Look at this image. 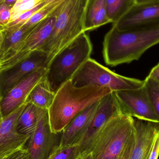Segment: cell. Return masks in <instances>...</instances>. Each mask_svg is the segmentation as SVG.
<instances>
[{"label":"cell","mask_w":159,"mask_h":159,"mask_svg":"<svg viewBox=\"0 0 159 159\" xmlns=\"http://www.w3.org/2000/svg\"><path fill=\"white\" fill-rule=\"evenodd\" d=\"M112 23L107 12L105 0H89L84 21L85 32Z\"/></svg>","instance_id":"18"},{"label":"cell","mask_w":159,"mask_h":159,"mask_svg":"<svg viewBox=\"0 0 159 159\" xmlns=\"http://www.w3.org/2000/svg\"><path fill=\"white\" fill-rule=\"evenodd\" d=\"M122 113L124 114L113 92L100 100L90 125L79 144L81 152L85 149L95 134L110 119Z\"/></svg>","instance_id":"14"},{"label":"cell","mask_w":159,"mask_h":159,"mask_svg":"<svg viewBox=\"0 0 159 159\" xmlns=\"http://www.w3.org/2000/svg\"><path fill=\"white\" fill-rule=\"evenodd\" d=\"M46 4L44 2L41 3L36 6L35 7H34L31 10L26 11L23 14L19 16L14 21L10 22L7 27H10V26H14V25H23L25 24L32 16L34 14H35L37 11L40 10Z\"/></svg>","instance_id":"26"},{"label":"cell","mask_w":159,"mask_h":159,"mask_svg":"<svg viewBox=\"0 0 159 159\" xmlns=\"http://www.w3.org/2000/svg\"><path fill=\"white\" fill-rule=\"evenodd\" d=\"M41 110L42 109L28 101L18 119L16 124L17 132L24 135H31L37 127Z\"/></svg>","instance_id":"20"},{"label":"cell","mask_w":159,"mask_h":159,"mask_svg":"<svg viewBox=\"0 0 159 159\" xmlns=\"http://www.w3.org/2000/svg\"><path fill=\"white\" fill-rule=\"evenodd\" d=\"M62 132H52L49 123L48 110L42 109L37 127L30 135L25 147L29 159H47L59 146Z\"/></svg>","instance_id":"7"},{"label":"cell","mask_w":159,"mask_h":159,"mask_svg":"<svg viewBox=\"0 0 159 159\" xmlns=\"http://www.w3.org/2000/svg\"><path fill=\"white\" fill-rule=\"evenodd\" d=\"M114 93L124 114L134 118L159 123L145 85L137 89L120 91Z\"/></svg>","instance_id":"10"},{"label":"cell","mask_w":159,"mask_h":159,"mask_svg":"<svg viewBox=\"0 0 159 159\" xmlns=\"http://www.w3.org/2000/svg\"><path fill=\"white\" fill-rule=\"evenodd\" d=\"M159 156V133L155 140L148 159H158Z\"/></svg>","instance_id":"29"},{"label":"cell","mask_w":159,"mask_h":159,"mask_svg":"<svg viewBox=\"0 0 159 159\" xmlns=\"http://www.w3.org/2000/svg\"><path fill=\"white\" fill-rule=\"evenodd\" d=\"M34 27L17 25L5 27L0 49V66L16 54Z\"/></svg>","instance_id":"17"},{"label":"cell","mask_w":159,"mask_h":159,"mask_svg":"<svg viewBox=\"0 0 159 159\" xmlns=\"http://www.w3.org/2000/svg\"><path fill=\"white\" fill-rule=\"evenodd\" d=\"M159 43V24L124 30L113 25L103 42L104 60L111 67L130 63Z\"/></svg>","instance_id":"1"},{"label":"cell","mask_w":159,"mask_h":159,"mask_svg":"<svg viewBox=\"0 0 159 159\" xmlns=\"http://www.w3.org/2000/svg\"><path fill=\"white\" fill-rule=\"evenodd\" d=\"M145 87L154 111L159 119V83L148 76L145 80Z\"/></svg>","instance_id":"24"},{"label":"cell","mask_w":159,"mask_h":159,"mask_svg":"<svg viewBox=\"0 0 159 159\" xmlns=\"http://www.w3.org/2000/svg\"><path fill=\"white\" fill-rule=\"evenodd\" d=\"M28 102L27 99L15 111L3 118L0 123V159L6 158L25 148L30 135L18 133L16 124Z\"/></svg>","instance_id":"11"},{"label":"cell","mask_w":159,"mask_h":159,"mask_svg":"<svg viewBox=\"0 0 159 159\" xmlns=\"http://www.w3.org/2000/svg\"><path fill=\"white\" fill-rule=\"evenodd\" d=\"M47 68H41L20 81L0 100L2 118L11 114L29 97L34 87L46 74Z\"/></svg>","instance_id":"12"},{"label":"cell","mask_w":159,"mask_h":159,"mask_svg":"<svg viewBox=\"0 0 159 159\" xmlns=\"http://www.w3.org/2000/svg\"><path fill=\"white\" fill-rule=\"evenodd\" d=\"M99 102L81 111L66 126L62 131L60 146L80 144L90 125Z\"/></svg>","instance_id":"15"},{"label":"cell","mask_w":159,"mask_h":159,"mask_svg":"<svg viewBox=\"0 0 159 159\" xmlns=\"http://www.w3.org/2000/svg\"><path fill=\"white\" fill-rule=\"evenodd\" d=\"M81 152L79 144L69 146H58L47 159H76Z\"/></svg>","instance_id":"23"},{"label":"cell","mask_w":159,"mask_h":159,"mask_svg":"<svg viewBox=\"0 0 159 159\" xmlns=\"http://www.w3.org/2000/svg\"><path fill=\"white\" fill-rule=\"evenodd\" d=\"M13 7L9 6L4 3H0V26L6 27L10 21L11 10Z\"/></svg>","instance_id":"27"},{"label":"cell","mask_w":159,"mask_h":159,"mask_svg":"<svg viewBox=\"0 0 159 159\" xmlns=\"http://www.w3.org/2000/svg\"><path fill=\"white\" fill-rule=\"evenodd\" d=\"M48 63L47 54L35 50L15 66L0 71V100L20 81L41 68H47Z\"/></svg>","instance_id":"8"},{"label":"cell","mask_w":159,"mask_h":159,"mask_svg":"<svg viewBox=\"0 0 159 159\" xmlns=\"http://www.w3.org/2000/svg\"><path fill=\"white\" fill-rule=\"evenodd\" d=\"M4 0H0V3H1Z\"/></svg>","instance_id":"39"},{"label":"cell","mask_w":159,"mask_h":159,"mask_svg":"<svg viewBox=\"0 0 159 159\" xmlns=\"http://www.w3.org/2000/svg\"><path fill=\"white\" fill-rule=\"evenodd\" d=\"M4 29V27L0 26V49H1L3 38Z\"/></svg>","instance_id":"35"},{"label":"cell","mask_w":159,"mask_h":159,"mask_svg":"<svg viewBox=\"0 0 159 159\" xmlns=\"http://www.w3.org/2000/svg\"><path fill=\"white\" fill-rule=\"evenodd\" d=\"M2 114H1V110H0V123H1V121L2 120Z\"/></svg>","instance_id":"38"},{"label":"cell","mask_w":159,"mask_h":159,"mask_svg":"<svg viewBox=\"0 0 159 159\" xmlns=\"http://www.w3.org/2000/svg\"><path fill=\"white\" fill-rule=\"evenodd\" d=\"M135 143V134L134 131L132 134L129 142L123 149L122 153L117 159H130L131 156L133 152Z\"/></svg>","instance_id":"28"},{"label":"cell","mask_w":159,"mask_h":159,"mask_svg":"<svg viewBox=\"0 0 159 159\" xmlns=\"http://www.w3.org/2000/svg\"><path fill=\"white\" fill-rule=\"evenodd\" d=\"M89 1L65 0L58 8L53 30L41 49L47 54L48 63L58 53L85 32L84 21Z\"/></svg>","instance_id":"3"},{"label":"cell","mask_w":159,"mask_h":159,"mask_svg":"<svg viewBox=\"0 0 159 159\" xmlns=\"http://www.w3.org/2000/svg\"><path fill=\"white\" fill-rule=\"evenodd\" d=\"M155 2H159V0H136L135 4L147 3Z\"/></svg>","instance_id":"33"},{"label":"cell","mask_w":159,"mask_h":159,"mask_svg":"<svg viewBox=\"0 0 159 159\" xmlns=\"http://www.w3.org/2000/svg\"><path fill=\"white\" fill-rule=\"evenodd\" d=\"M55 95L56 93L51 89L45 75L34 87L28 99L38 108L48 110Z\"/></svg>","instance_id":"19"},{"label":"cell","mask_w":159,"mask_h":159,"mask_svg":"<svg viewBox=\"0 0 159 159\" xmlns=\"http://www.w3.org/2000/svg\"><path fill=\"white\" fill-rule=\"evenodd\" d=\"M43 1L47 4L49 3L52 2H54L56 0H43Z\"/></svg>","instance_id":"37"},{"label":"cell","mask_w":159,"mask_h":159,"mask_svg":"<svg viewBox=\"0 0 159 159\" xmlns=\"http://www.w3.org/2000/svg\"><path fill=\"white\" fill-rule=\"evenodd\" d=\"M159 24V2L135 4L113 25L120 30Z\"/></svg>","instance_id":"13"},{"label":"cell","mask_w":159,"mask_h":159,"mask_svg":"<svg viewBox=\"0 0 159 159\" xmlns=\"http://www.w3.org/2000/svg\"><path fill=\"white\" fill-rule=\"evenodd\" d=\"M25 148L21 149V150H19L17 152H15L14 154L9 157L8 159H19L20 158V157L22 155V153L24 152Z\"/></svg>","instance_id":"32"},{"label":"cell","mask_w":159,"mask_h":159,"mask_svg":"<svg viewBox=\"0 0 159 159\" xmlns=\"http://www.w3.org/2000/svg\"><path fill=\"white\" fill-rule=\"evenodd\" d=\"M76 87L94 85L107 88L113 92L137 89L144 85L145 80L120 75L90 58L71 79Z\"/></svg>","instance_id":"6"},{"label":"cell","mask_w":159,"mask_h":159,"mask_svg":"<svg viewBox=\"0 0 159 159\" xmlns=\"http://www.w3.org/2000/svg\"><path fill=\"white\" fill-rule=\"evenodd\" d=\"M112 92L109 89L96 85L76 87L71 80L66 81L56 92L48 110L52 132H61L80 112Z\"/></svg>","instance_id":"2"},{"label":"cell","mask_w":159,"mask_h":159,"mask_svg":"<svg viewBox=\"0 0 159 159\" xmlns=\"http://www.w3.org/2000/svg\"><path fill=\"white\" fill-rule=\"evenodd\" d=\"M148 76L159 83V63L151 70Z\"/></svg>","instance_id":"30"},{"label":"cell","mask_w":159,"mask_h":159,"mask_svg":"<svg viewBox=\"0 0 159 159\" xmlns=\"http://www.w3.org/2000/svg\"><path fill=\"white\" fill-rule=\"evenodd\" d=\"M93 46L89 36L83 33L58 53L48 65L47 79L53 91L56 92L72 78L89 59Z\"/></svg>","instance_id":"5"},{"label":"cell","mask_w":159,"mask_h":159,"mask_svg":"<svg viewBox=\"0 0 159 159\" xmlns=\"http://www.w3.org/2000/svg\"><path fill=\"white\" fill-rule=\"evenodd\" d=\"M64 1L65 0H56L45 5L34 14L23 25L28 28L34 27L43 20L52 16Z\"/></svg>","instance_id":"22"},{"label":"cell","mask_w":159,"mask_h":159,"mask_svg":"<svg viewBox=\"0 0 159 159\" xmlns=\"http://www.w3.org/2000/svg\"><path fill=\"white\" fill-rule=\"evenodd\" d=\"M58 8L52 16L43 20L34 27L16 54L0 66V71L15 66L26 58L31 52L41 50L53 30Z\"/></svg>","instance_id":"9"},{"label":"cell","mask_w":159,"mask_h":159,"mask_svg":"<svg viewBox=\"0 0 159 159\" xmlns=\"http://www.w3.org/2000/svg\"><path fill=\"white\" fill-rule=\"evenodd\" d=\"M19 159H29L28 153H27V150H26V148H25L24 152H23V153H22V155H21L20 158Z\"/></svg>","instance_id":"36"},{"label":"cell","mask_w":159,"mask_h":159,"mask_svg":"<svg viewBox=\"0 0 159 159\" xmlns=\"http://www.w3.org/2000/svg\"><path fill=\"white\" fill-rule=\"evenodd\" d=\"M134 131V118L126 114L113 117L100 129L83 151L93 159H117Z\"/></svg>","instance_id":"4"},{"label":"cell","mask_w":159,"mask_h":159,"mask_svg":"<svg viewBox=\"0 0 159 159\" xmlns=\"http://www.w3.org/2000/svg\"><path fill=\"white\" fill-rule=\"evenodd\" d=\"M43 2V0H18L11 10L10 22L16 19L24 12L31 10Z\"/></svg>","instance_id":"25"},{"label":"cell","mask_w":159,"mask_h":159,"mask_svg":"<svg viewBox=\"0 0 159 159\" xmlns=\"http://www.w3.org/2000/svg\"><path fill=\"white\" fill-rule=\"evenodd\" d=\"M10 157V156H9ZM9 157H7L6 158H4L3 159H8L9 158Z\"/></svg>","instance_id":"40"},{"label":"cell","mask_w":159,"mask_h":159,"mask_svg":"<svg viewBox=\"0 0 159 159\" xmlns=\"http://www.w3.org/2000/svg\"><path fill=\"white\" fill-rule=\"evenodd\" d=\"M134 128L135 143L130 159H148L159 133V123L134 118Z\"/></svg>","instance_id":"16"},{"label":"cell","mask_w":159,"mask_h":159,"mask_svg":"<svg viewBox=\"0 0 159 159\" xmlns=\"http://www.w3.org/2000/svg\"><path fill=\"white\" fill-rule=\"evenodd\" d=\"M76 159H93V158L90 152L82 151L77 156Z\"/></svg>","instance_id":"31"},{"label":"cell","mask_w":159,"mask_h":159,"mask_svg":"<svg viewBox=\"0 0 159 159\" xmlns=\"http://www.w3.org/2000/svg\"><path fill=\"white\" fill-rule=\"evenodd\" d=\"M17 1L18 0H4L3 2L5 4L7 5L13 7L14 5L16 3Z\"/></svg>","instance_id":"34"},{"label":"cell","mask_w":159,"mask_h":159,"mask_svg":"<svg viewBox=\"0 0 159 159\" xmlns=\"http://www.w3.org/2000/svg\"><path fill=\"white\" fill-rule=\"evenodd\" d=\"M136 0H105L108 18L116 23L135 4Z\"/></svg>","instance_id":"21"}]
</instances>
